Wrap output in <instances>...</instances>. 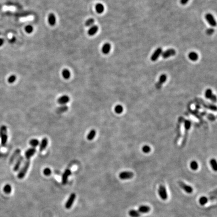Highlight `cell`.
<instances>
[{"mask_svg": "<svg viewBox=\"0 0 217 217\" xmlns=\"http://www.w3.org/2000/svg\"><path fill=\"white\" fill-rule=\"evenodd\" d=\"M30 159H27L26 161H25V162H24L23 167L21 169V170H20V171L19 172L18 174L17 175V177L19 179H23L24 177L25 176L28 169H29L30 167Z\"/></svg>", "mask_w": 217, "mask_h": 217, "instance_id": "obj_1", "label": "cell"}, {"mask_svg": "<svg viewBox=\"0 0 217 217\" xmlns=\"http://www.w3.org/2000/svg\"><path fill=\"white\" fill-rule=\"evenodd\" d=\"M0 137L1 138L2 146H5L8 140L7 128L5 125H2L0 127Z\"/></svg>", "mask_w": 217, "mask_h": 217, "instance_id": "obj_2", "label": "cell"}, {"mask_svg": "<svg viewBox=\"0 0 217 217\" xmlns=\"http://www.w3.org/2000/svg\"><path fill=\"white\" fill-rule=\"evenodd\" d=\"M158 192L160 198L162 200H165L167 199L168 195L166 191V188L163 185H160L158 190Z\"/></svg>", "mask_w": 217, "mask_h": 217, "instance_id": "obj_3", "label": "cell"}, {"mask_svg": "<svg viewBox=\"0 0 217 217\" xmlns=\"http://www.w3.org/2000/svg\"><path fill=\"white\" fill-rule=\"evenodd\" d=\"M134 176V173L131 171H124L120 173L119 175V178L122 180L130 179L132 178Z\"/></svg>", "mask_w": 217, "mask_h": 217, "instance_id": "obj_4", "label": "cell"}, {"mask_svg": "<svg viewBox=\"0 0 217 217\" xmlns=\"http://www.w3.org/2000/svg\"><path fill=\"white\" fill-rule=\"evenodd\" d=\"M191 122L189 120H185L184 121V127H185V133H184V138L183 139V141H182V144L184 145V144H186L187 138V136H188V132L189 130H190V128L191 127Z\"/></svg>", "mask_w": 217, "mask_h": 217, "instance_id": "obj_5", "label": "cell"}, {"mask_svg": "<svg viewBox=\"0 0 217 217\" xmlns=\"http://www.w3.org/2000/svg\"><path fill=\"white\" fill-rule=\"evenodd\" d=\"M75 198H76V195L74 194V193H72V194H71L70 195L69 198L68 199V200H67L65 204V207L66 208L69 209L70 208H71V207L72 206V205H73L74 202Z\"/></svg>", "mask_w": 217, "mask_h": 217, "instance_id": "obj_6", "label": "cell"}, {"mask_svg": "<svg viewBox=\"0 0 217 217\" xmlns=\"http://www.w3.org/2000/svg\"><path fill=\"white\" fill-rule=\"evenodd\" d=\"M179 186L187 194H191L193 191L192 187L183 182L182 181H179L178 182Z\"/></svg>", "mask_w": 217, "mask_h": 217, "instance_id": "obj_7", "label": "cell"}, {"mask_svg": "<svg viewBox=\"0 0 217 217\" xmlns=\"http://www.w3.org/2000/svg\"><path fill=\"white\" fill-rule=\"evenodd\" d=\"M162 49L161 48L159 47L155 50L151 56V60L152 61H155L158 59L159 56L162 54Z\"/></svg>", "mask_w": 217, "mask_h": 217, "instance_id": "obj_8", "label": "cell"}, {"mask_svg": "<svg viewBox=\"0 0 217 217\" xmlns=\"http://www.w3.org/2000/svg\"><path fill=\"white\" fill-rule=\"evenodd\" d=\"M176 54V51L174 49H169L162 52V56L163 58H168L169 57H171L175 55Z\"/></svg>", "mask_w": 217, "mask_h": 217, "instance_id": "obj_9", "label": "cell"}, {"mask_svg": "<svg viewBox=\"0 0 217 217\" xmlns=\"http://www.w3.org/2000/svg\"><path fill=\"white\" fill-rule=\"evenodd\" d=\"M205 18H206V20L208 22V23L210 24L211 26L213 27H215L216 26L217 23L213 15L210 13L207 14L205 16Z\"/></svg>", "mask_w": 217, "mask_h": 217, "instance_id": "obj_10", "label": "cell"}, {"mask_svg": "<svg viewBox=\"0 0 217 217\" xmlns=\"http://www.w3.org/2000/svg\"><path fill=\"white\" fill-rule=\"evenodd\" d=\"M24 160V157L22 155H20L17 160H16V162L14 165V166L13 167V170L14 171H17L19 170L20 169V166H21V164Z\"/></svg>", "mask_w": 217, "mask_h": 217, "instance_id": "obj_11", "label": "cell"}, {"mask_svg": "<svg viewBox=\"0 0 217 217\" xmlns=\"http://www.w3.org/2000/svg\"><path fill=\"white\" fill-rule=\"evenodd\" d=\"M21 151L20 149H17L13 153V154L12 155L11 157H10L9 159V164H12L14 163V162L15 161V160L18 158V157L20 156V154H21Z\"/></svg>", "mask_w": 217, "mask_h": 217, "instance_id": "obj_12", "label": "cell"}, {"mask_svg": "<svg viewBox=\"0 0 217 217\" xmlns=\"http://www.w3.org/2000/svg\"><path fill=\"white\" fill-rule=\"evenodd\" d=\"M167 79V76L166 74H163L160 76V78L159 79L158 82L156 84V87L157 89H160L161 87L162 84L165 82Z\"/></svg>", "mask_w": 217, "mask_h": 217, "instance_id": "obj_13", "label": "cell"}, {"mask_svg": "<svg viewBox=\"0 0 217 217\" xmlns=\"http://www.w3.org/2000/svg\"><path fill=\"white\" fill-rule=\"evenodd\" d=\"M205 96L207 99H210L212 101L216 102V96L213 94V91L211 89H208L205 92Z\"/></svg>", "mask_w": 217, "mask_h": 217, "instance_id": "obj_14", "label": "cell"}, {"mask_svg": "<svg viewBox=\"0 0 217 217\" xmlns=\"http://www.w3.org/2000/svg\"><path fill=\"white\" fill-rule=\"evenodd\" d=\"M71 174V172L69 169H67L64 172L62 176V183L63 184H65L68 180V178Z\"/></svg>", "mask_w": 217, "mask_h": 217, "instance_id": "obj_15", "label": "cell"}, {"mask_svg": "<svg viewBox=\"0 0 217 217\" xmlns=\"http://www.w3.org/2000/svg\"><path fill=\"white\" fill-rule=\"evenodd\" d=\"M69 100L70 99L69 96L67 95H63L58 98L57 100V102L58 104H60L64 105V104H66L69 102Z\"/></svg>", "mask_w": 217, "mask_h": 217, "instance_id": "obj_16", "label": "cell"}, {"mask_svg": "<svg viewBox=\"0 0 217 217\" xmlns=\"http://www.w3.org/2000/svg\"><path fill=\"white\" fill-rule=\"evenodd\" d=\"M36 151V150L35 148L32 147L29 149H28L25 153V156L26 157V158H27V159H30V158L31 157H32L34 155Z\"/></svg>", "mask_w": 217, "mask_h": 217, "instance_id": "obj_17", "label": "cell"}, {"mask_svg": "<svg viewBox=\"0 0 217 217\" xmlns=\"http://www.w3.org/2000/svg\"><path fill=\"white\" fill-rule=\"evenodd\" d=\"M111 49V46L110 43H104L102 48V52L104 54H108L109 53V52Z\"/></svg>", "mask_w": 217, "mask_h": 217, "instance_id": "obj_18", "label": "cell"}, {"mask_svg": "<svg viewBox=\"0 0 217 217\" xmlns=\"http://www.w3.org/2000/svg\"><path fill=\"white\" fill-rule=\"evenodd\" d=\"M150 210H151V208L149 206H145V205H143V206H140L139 207L138 211L140 213H142V214H146V213L149 212L150 211Z\"/></svg>", "mask_w": 217, "mask_h": 217, "instance_id": "obj_19", "label": "cell"}, {"mask_svg": "<svg viewBox=\"0 0 217 217\" xmlns=\"http://www.w3.org/2000/svg\"><path fill=\"white\" fill-rule=\"evenodd\" d=\"M48 22L51 26H54L56 23V17L54 14L51 13L48 17Z\"/></svg>", "mask_w": 217, "mask_h": 217, "instance_id": "obj_20", "label": "cell"}, {"mask_svg": "<svg viewBox=\"0 0 217 217\" xmlns=\"http://www.w3.org/2000/svg\"><path fill=\"white\" fill-rule=\"evenodd\" d=\"M99 30V27L96 25H92L88 30V34L90 36H93L95 35Z\"/></svg>", "mask_w": 217, "mask_h": 217, "instance_id": "obj_21", "label": "cell"}, {"mask_svg": "<svg viewBox=\"0 0 217 217\" xmlns=\"http://www.w3.org/2000/svg\"><path fill=\"white\" fill-rule=\"evenodd\" d=\"M48 144V139L46 138H43L41 143H40V147H39V150L40 151H43L45 149V148H46Z\"/></svg>", "mask_w": 217, "mask_h": 217, "instance_id": "obj_22", "label": "cell"}, {"mask_svg": "<svg viewBox=\"0 0 217 217\" xmlns=\"http://www.w3.org/2000/svg\"><path fill=\"white\" fill-rule=\"evenodd\" d=\"M95 9L96 10V12H97L99 14H102L103 13V12L104 11V5L101 3H98L96 4L95 7Z\"/></svg>", "mask_w": 217, "mask_h": 217, "instance_id": "obj_23", "label": "cell"}, {"mask_svg": "<svg viewBox=\"0 0 217 217\" xmlns=\"http://www.w3.org/2000/svg\"><path fill=\"white\" fill-rule=\"evenodd\" d=\"M188 58L191 61H195L199 58V55L195 52H191L188 55Z\"/></svg>", "mask_w": 217, "mask_h": 217, "instance_id": "obj_24", "label": "cell"}, {"mask_svg": "<svg viewBox=\"0 0 217 217\" xmlns=\"http://www.w3.org/2000/svg\"><path fill=\"white\" fill-rule=\"evenodd\" d=\"M62 75L64 78L69 79L70 77V72L67 69H64L62 71Z\"/></svg>", "mask_w": 217, "mask_h": 217, "instance_id": "obj_25", "label": "cell"}, {"mask_svg": "<svg viewBox=\"0 0 217 217\" xmlns=\"http://www.w3.org/2000/svg\"><path fill=\"white\" fill-rule=\"evenodd\" d=\"M128 213L131 217H139L140 216V213L135 210H131Z\"/></svg>", "mask_w": 217, "mask_h": 217, "instance_id": "obj_26", "label": "cell"}, {"mask_svg": "<svg viewBox=\"0 0 217 217\" xmlns=\"http://www.w3.org/2000/svg\"><path fill=\"white\" fill-rule=\"evenodd\" d=\"M3 191L6 194H10L12 191V187L9 184H6L3 187Z\"/></svg>", "mask_w": 217, "mask_h": 217, "instance_id": "obj_27", "label": "cell"}, {"mask_svg": "<svg viewBox=\"0 0 217 217\" xmlns=\"http://www.w3.org/2000/svg\"><path fill=\"white\" fill-rule=\"evenodd\" d=\"M96 134V131L95 130H91L90 131V132L88 133V134L87 135V139L88 140H92V139H94L95 137Z\"/></svg>", "mask_w": 217, "mask_h": 217, "instance_id": "obj_28", "label": "cell"}, {"mask_svg": "<svg viewBox=\"0 0 217 217\" xmlns=\"http://www.w3.org/2000/svg\"><path fill=\"white\" fill-rule=\"evenodd\" d=\"M190 167L192 170H196L199 168V164L196 161H192L190 163Z\"/></svg>", "mask_w": 217, "mask_h": 217, "instance_id": "obj_29", "label": "cell"}, {"mask_svg": "<svg viewBox=\"0 0 217 217\" xmlns=\"http://www.w3.org/2000/svg\"><path fill=\"white\" fill-rule=\"evenodd\" d=\"M68 109V108L66 105H62L58 107L57 109V112L58 113H62L67 111Z\"/></svg>", "mask_w": 217, "mask_h": 217, "instance_id": "obj_30", "label": "cell"}, {"mask_svg": "<svg viewBox=\"0 0 217 217\" xmlns=\"http://www.w3.org/2000/svg\"><path fill=\"white\" fill-rule=\"evenodd\" d=\"M199 203L200 204L202 205V206H204V205H205L208 203V199L206 196H202L199 199Z\"/></svg>", "mask_w": 217, "mask_h": 217, "instance_id": "obj_31", "label": "cell"}, {"mask_svg": "<svg viewBox=\"0 0 217 217\" xmlns=\"http://www.w3.org/2000/svg\"><path fill=\"white\" fill-rule=\"evenodd\" d=\"M29 144L31 146L35 148V147H37L38 146V145L39 144V141L38 139H33L30 140L29 141Z\"/></svg>", "mask_w": 217, "mask_h": 217, "instance_id": "obj_32", "label": "cell"}, {"mask_svg": "<svg viewBox=\"0 0 217 217\" xmlns=\"http://www.w3.org/2000/svg\"><path fill=\"white\" fill-rule=\"evenodd\" d=\"M210 164L212 169L214 171H216L217 170V161L215 159L213 158L210 160Z\"/></svg>", "mask_w": 217, "mask_h": 217, "instance_id": "obj_33", "label": "cell"}, {"mask_svg": "<svg viewBox=\"0 0 217 217\" xmlns=\"http://www.w3.org/2000/svg\"><path fill=\"white\" fill-rule=\"evenodd\" d=\"M115 111L116 113L117 114H121L123 112L124 108L122 106L120 105V104H118V105H117L115 107Z\"/></svg>", "mask_w": 217, "mask_h": 217, "instance_id": "obj_34", "label": "cell"}, {"mask_svg": "<svg viewBox=\"0 0 217 217\" xmlns=\"http://www.w3.org/2000/svg\"><path fill=\"white\" fill-rule=\"evenodd\" d=\"M94 22H95V20L94 19H92V18L88 19V20H87V21L86 22V23H85L86 26L87 27L92 26L94 25Z\"/></svg>", "mask_w": 217, "mask_h": 217, "instance_id": "obj_35", "label": "cell"}, {"mask_svg": "<svg viewBox=\"0 0 217 217\" xmlns=\"http://www.w3.org/2000/svg\"><path fill=\"white\" fill-rule=\"evenodd\" d=\"M16 79H17V78H16V76L15 75H11L8 78V82L10 83H12L16 81Z\"/></svg>", "mask_w": 217, "mask_h": 217, "instance_id": "obj_36", "label": "cell"}, {"mask_svg": "<svg viewBox=\"0 0 217 217\" xmlns=\"http://www.w3.org/2000/svg\"><path fill=\"white\" fill-rule=\"evenodd\" d=\"M25 30L27 33L30 34L33 31V27L31 25H28L25 27Z\"/></svg>", "mask_w": 217, "mask_h": 217, "instance_id": "obj_37", "label": "cell"}, {"mask_svg": "<svg viewBox=\"0 0 217 217\" xmlns=\"http://www.w3.org/2000/svg\"><path fill=\"white\" fill-rule=\"evenodd\" d=\"M151 149L148 145H145L142 147V151L145 153H148L151 151Z\"/></svg>", "mask_w": 217, "mask_h": 217, "instance_id": "obj_38", "label": "cell"}, {"mask_svg": "<svg viewBox=\"0 0 217 217\" xmlns=\"http://www.w3.org/2000/svg\"><path fill=\"white\" fill-rule=\"evenodd\" d=\"M43 174L46 176H49L51 174V170L49 168H45L43 170Z\"/></svg>", "mask_w": 217, "mask_h": 217, "instance_id": "obj_39", "label": "cell"}, {"mask_svg": "<svg viewBox=\"0 0 217 217\" xmlns=\"http://www.w3.org/2000/svg\"><path fill=\"white\" fill-rule=\"evenodd\" d=\"M214 30L213 29H212V28H211V29H208L207 31V34H208V35L212 34L213 33H214Z\"/></svg>", "mask_w": 217, "mask_h": 217, "instance_id": "obj_40", "label": "cell"}, {"mask_svg": "<svg viewBox=\"0 0 217 217\" xmlns=\"http://www.w3.org/2000/svg\"><path fill=\"white\" fill-rule=\"evenodd\" d=\"M189 0H180V3L183 5H186V4L188 2Z\"/></svg>", "mask_w": 217, "mask_h": 217, "instance_id": "obj_41", "label": "cell"}, {"mask_svg": "<svg viewBox=\"0 0 217 217\" xmlns=\"http://www.w3.org/2000/svg\"><path fill=\"white\" fill-rule=\"evenodd\" d=\"M4 42V40L2 38H0V47L2 46L3 45Z\"/></svg>", "mask_w": 217, "mask_h": 217, "instance_id": "obj_42", "label": "cell"}, {"mask_svg": "<svg viewBox=\"0 0 217 217\" xmlns=\"http://www.w3.org/2000/svg\"><path fill=\"white\" fill-rule=\"evenodd\" d=\"M15 40H16L15 38V37H13V38H12L10 40V42H11V43H13V42H14L15 41Z\"/></svg>", "mask_w": 217, "mask_h": 217, "instance_id": "obj_43", "label": "cell"}, {"mask_svg": "<svg viewBox=\"0 0 217 217\" xmlns=\"http://www.w3.org/2000/svg\"><path fill=\"white\" fill-rule=\"evenodd\" d=\"M4 156H5V154L3 153L2 152H0V158L3 157H4Z\"/></svg>", "mask_w": 217, "mask_h": 217, "instance_id": "obj_44", "label": "cell"}]
</instances>
